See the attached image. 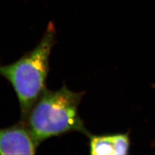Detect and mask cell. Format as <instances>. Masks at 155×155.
Instances as JSON below:
<instances>
[{"instance_id": "1", "label": "cell", "mask_w": 155, "mask_h": 155, "mask_svg": "<svg viewBox=\"0 0 155 155\" xmlns=\"http://www.w3.org/2000/svg\"><path fill=\"white\" fill-rule=\"evenodd\" d=\"M84 94L66 86L56 91L45 89L25 122L38 147L46 139L64 133L78 132L90 136L78 112Z\"/></svg>"}, {"instance_id": "3", "label": "cell", "mask_w": 155, "mask_h": 155, "mask_svg": "<svg viewBox=\"0 0 155 155\" xmlns=\"http://www.w3.org/2000/svg\"><path fill=\"white\" fill-rule=\"evenodd\" d=\"M37 147L26 124L0 129V155H35Z\"/></svg>"}, {"instance_id": "5", "label": "cell", "mask_w": 155, "mask_h": 155, "mask_svg": "<svg viewBox=\"0 0 155 155\" xmlns=\"http://www.w3.org/2000/svg\"><path fill=\"white\" fill-rule=\"evenodd\" d=\"M112 140L114 155H127L129 148V139L127 133L112 135Z\"/></svg>"}, {"instance_id": "2", "label": "cell", "mask_w": 155, "mask_h": 155, "mask_svg": "<svg viewBox=\"0 0 155 155\" xmlns=\"http://www.w3.org/2000/svg\"><path fill=\"white\" fill-rule=\"evenodd\" d=\"M56 42L55 27L51 21L35 48L12 64L0 65V76L15 90L20 102L21 122L25 124L32 107L46 89L50 53Z\"/></svg>"}, {"instance_id": "4", "label": "cell", "mask_w": 155, "mask_h": 155, "mask_svg": "<svg viewBox=\"0 0 155 155\" xmlns=\"http://www.w3.org/2000/svg\"><path fill=\"white\" fill-rule=\"evenodd\" d=\"M90 139V154L94 155H113L114 146L111 136H92Z\"/></svg>"}]
</instances>
